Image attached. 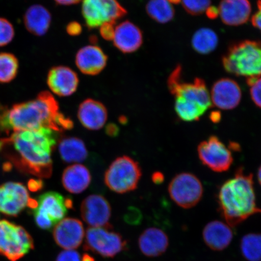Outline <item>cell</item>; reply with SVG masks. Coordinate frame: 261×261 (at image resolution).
<instances>
[{"label":"cell","instance_id":"43","mask_svg":"<svg viewBox=\"0 0 261 261\" xmlns=\"http://www.w3.org/2000/svg\"><path fill=\"white\" fill-rule=\"evenodd\" d=\"M152 181L155 184H160L163 182L164 179V176L161 172H155L152 177Z\"/></svg>","mask_w":261,"mask_h":261},{"label":"cell","instance_id":"29","mask_svg":"<svg viewBox=\"0 0 261 261\" xmlns=\"http://www.w3.org/2000/svg\"><path fill=\"white\" fill-rule=\"evenodd\" d=\"M175 110L179 118L185 122L198 121L207 111L197 103L179 97H175Z\"/></svg>","mask_w":261,"mask_h":261},{"label":"cell","instance_id":"1","mask_svg":"<svg viewBox=\"0 0 261 261\" xmlns=\"http://www.w3.org/2000/svg\"><path fill=\"white\" fill-rule=\"evenodd\" d=\"M56 145L57 136L51 129L16 132L0 139V154L19 171L48 178L52 174L51 156Z\"/></svg>","mask_w":261,"mask_h":261},{"label":"cell","instance_id":"8","mask_svg":"<svg viewBox=\"0 0 261 261\" xmlns=\"http://www.w3.org/2000/svg\"><path fill=\"white\" fill-rule=\"evenodd\" d=\"M82 14L87 27L94 29L108 22H116L127 12L117 0H83Z\"/></svg>","mask_w":261,"mask_h":261},{"label":"cell","instance_id":"33","mask_svg":"<svg viewBox=\"0 0 261 261\" xmlns=\"http://www.w3.org/2000/svg\"><path fill=\"white\" fill-rule=\"evenodd\" d=\"M14 28L7 19L0 18V47L5 46L14 37Z\"/></svg>","mask_w":261,"mask_h":261},{"label":"cell","instance_id":"27","mask_svg":"<svg viewBox=\"0 0 261 261\" xmlns=\"http://www.w3.org/2000/svg\"><path fill=\"white\" fill-rule=\"evenodd\" d=\"M169 0H150L146 11L150 18L159 23L165 24L174 17L175 9Z\"/></svg>","mask_w":261,"mask_h":261},{"label":"cell","instance_id":"6","mask_svg":"<svg viewBox=\"0 0 261 261\" xmlns=\"http://www.w3.org/2000/svg\"><path fill=\"white\" fill-rule=\"evenodd\" d=\"M34 249V240L23 227L8 220L0 221V255L18 261Z\"/></svg>","mask_w":261,"mask_h":261},{"label":"cell","instance_id":"23","mask_svg":"<svg viewBox=\"0 0 261 261\" xmlns=\"http://www.w3.org/2000/svg\"><path fill=\"white\" fill-rule=\"evenodd\" d=\"M203 240L214 251H223L229 246L233 233L230 226L224 222L213 221L206 224L203 231Z\"/></svg>","mask_w":261,"mask_h":261},{"label":"cell","instance_id":"25","mask_svg":"<svg viewBox=\"0 0 261 261\" xmlns=\"http://www.w3.org/2000/svg\"><path fill=\"white\" fill-rule=\"evenodd\" d=\"M26 29L32 34L42 36L50 28L51 16L50 12L41 5H34L28 9L24 18Z\"/></svg>","mask_w":261,"mask_h":261},{"label":"cell","instance_id":"35","mask_svg":"<svg viewBox=\"0 0 261 261\" xmlns=\"http://www.w3.org/2000/svg\"><path fill=\"white\" fill-rule=\"evenodd\" d=\"M55 261H81L79 253L73 250H66L58 254Z\"/></svg>","mask_w":261,"mask_h":261},{"label":"cell","instance_id":"48","mask_svg":"<svg viewBox=\"0 0 261 261\" xmlns=\"http://www.w3.org/2000/svg\"><path fill=\"white\" fill-rule=\"evenodd\" d=\"M257 179H258L259 184L261 186V165L258 169V171H257Z\"/></svg>","mask_w":261,"mask_h":261},{"label":"cell","instance_id":"21","mask_svg":"<svg viewBox=\"0 0 261 261\" xmlns=\"http://www.w3.org/2000/svg\"><path fill=\"white\" fill-rule=\"evenodd\" d=\"M77 117L85 128L96 130L105 125L108 112L105 106L99 101L87 99L80 104Z\"/></svg>","mask_w":261,"mask_h":261},{"label":"cell","instance_id":"30","mask_svg":"<svg viewBox=\"0 0 261 261\" xmlns=\"http://www.w3.org/2000/svg\"><path fill=\"white\" fill-rule=\"evenodd\" d=\"M240 250L248 261H261V233H249L241 238Z\"/></svg>","mask_w":261,"mask_h":261},{"label":"cell","instance_id":"14","mask_svg":"<svg viewBox=\"0 0 261 261\" xmlns=\"http://www.w3.org/2000/svg\"><path fill=\"white\" fill-rule=\"evenodd\" d=\"M81 217L91 227L112 228L110 224L112 208L102 195L93 194L84 199L81 205Z\"/></svg>","mask_w":261,"mask_h":261},{"label":"cell","instance_id":"16","mask_svg":"<svg viewBox=\"0 0 261 261\" xmlns=\"http://www.w3.org/2000/svg\"><path fill=\"white\" fill-rule=\"evenodd\" d=\"M210 95L214 106L221 110H230L239 105L242 93L236 81L222 78L214 84Z\"/></svg>","mask_w":261,"mask_h":261},{"label":"cell","instance_id":"3","mask_svg":"<svg viewBox=\"0 0 261 261\" xmlns=\"http://www.w3.org/2000/svg\"><path fill=\"white\" fill-rule=\"evenodd\" d=\"M218 203L222 217L232 227L253 215L261 214L256 203L253 174H247L242 166L238 168L234 177L221 185Z\"/></svg>","mask_w":261,"mask_h":261},{"label":"cell","instance_id":"45","mask_svg":"<svg viewBox=\"0 0 261 261\" xmlns=\"http://www.w3.org/2000/svg\"><path fill=\"white\" fill-rule=\"evenodd\" d=\"M82 261H95V259L89 253H84L82 257Z\"/></svg>","mask_w":261,"mask_h":261},{"label":"cell","instance_id":"11","mask_svg":"<svg viewBox=\"0 0 261 261\" xmlns=\"http://www.w3.org/2000/svg\"><path fill=\"white\" fill-rule=\"evenodd\" d=\"M32 211L36 224L43 230L50 229L63 220L67 213L65 198L55 192H48L40 195L37 207Z\"/></svg>","mask_w":261,"mask_h":261},{"label":"cell","instance_id":"49","mask_svg":"<svg viewBox=\"0 0 261 261\" xmlns=\"http://www.w3.org/2000/svg\"><path fill=\"white\" fill-rule=\"evenodd\" d=\"M173 5H177L179 2H181V0H169Z\"/></svg>","mask_w":261,"mask_h":261},{"label":"cell","instance_id":"24","mask_svg":"<svg viewBox=\"0 0 261 261\" xmlns=\"http://www.w3.org/2000/svg\"><path fill=\"white\" fill-rule=\"evenodd\" d=\"M91 175L86 166L74 164L65 168L62 176V182L65 190L78 194L86 190L91 184Z\"/></svg>","mask_w":261,"mask_h":261},{"label":"cell","instance_id":"28","mask_svg":"<svg viewBox=\"0 0 261 261\" xmlns=\"http://www.w3.org/2000/svg\"><path fill=\"white\" fill-rule=\"evenodd\" d=\"M218 36L213 30L202 28L196 32L192 38V45L200 54H208L218 46Z\"/></svg>","mask_w":261,"mask_h":261},{"label":"cell","instance_id":"4","mask_svg":"<svg viewBox=\"0 0 261 261\" xmlns=\"http://www.w3.org/2000/svg\"><path fill=\"white\" fill-rule=\"evenodd\" d=\"M227 72L247 80L261 76V42L246 40L231 45L223 58Z\"/></svg>","mask_w":261,"mask_h":261},{"label":"cell","instance_id":"37","mask_svg":"<svg viewBox=\"0 0 261 261\" xmlns=\"http://www.w3.org/2000/svg\"><path fill=\"white\" fill-rule=\"evenodd\" d=\"M257 11L252 18V24L261 32V0L257 2Z\"/></svg>","mask_w":261,"mask_h":261},{"label":"cell","instance_id":"10","mask_svg":"<svg viewBox=\"0 0 261 261\" xmlns=\"http://www.w3.org/2000/svg\"><path fill=\"white\" fill-rule=\"evenodd\" d=\"M181 68L178 65L169 77L168 87L172 95L197 103L205 110L210 109L212 103L204 81L196 78L193 83H184L181 81Z\"/></svg>","mask_w":261,"mask_h":261},{"label":"cell","instance_id":"32","mask_svg":"<svg viewBox=\"0 0 261 261\" xmlns=\"http://www.w3.org/2000/svg\"><path fill=\"white\" fill-rule=\"evenodd\" d=\"M182 7L189 14L200 15L211 6V0H181Z\"/></svg>","mask_w":261,"mask_h":261},{"label":"cell","instance_id":"34","mask_svg":"<svg viewBox=\"0 0 261 261\" xmlns=\"http://www.w3.org/2000/svg\"><path fill=\"white\" fill-rule=\"evenodd\" d=\"M247 83L250 87V93L253 102L261 109V76L247 80Z\"/></svg>","mask_w":261,"mask_h":261},{"label":"cell","instance_id":"36","mask_svg":"<svg viewBox=\"0 0 261 261\" xmlns=\"http://www.w3.org/2000/svg\"><path fill=\"white\" fill-rule=\"evenodd\" d=\"M116 22H108L100 28V34L103 39L107 41H112L115 31Z\"/></svg>","mask_w":261,"mask_h":261},{"label":"cell","instance_id":"44","mask_svg":"<svg viewBox=\"0 0 261 261\" xmlns=\"http://www.w3.org/2000/svg\"><path fill=\"white\" fill-rule=\"evenodd\" d=\"M211 118L212 122H218L220 120L221 115L218 113H212L211 115Z\"/></svg>","mask_w":261,"mask_h":261},{"label":"cell","instance_id":"7","mask_svg":"<svg viewBox=\"0 0 261 261\" xmlns=\"http://www.w3.org/2000/svg\"><path fill=\"white\" fill-rule=\"evenodd\" d=\"M127 242L119 233L105 227H90L86 232L84 249L104 257H114L125 250Z\"/></svg>","mask_w":261,"mask_h":261},{"label":"cell","instance_id":"40","mask_svg":"<svg viewBox=\"0 0 261 261\" xmlns=\"http://www.w3.org/2000/svg\"><path fill=\"white\" fill-rule=\"evenodd\" d=\"M106 130L107 135L112 138L118 136L120 132L119 127L113 123L107 125Z\"/></svg>","mask_w":261,"mask_h":261},{"label":"cell","instance_id":"15","mask_svg":"<svg viewBox=\"0 0 261 261\" xmlns=\"http://www.w3.org/2000/svg\"><path fill=\"white\" fill-rule=\"evenodd\" d=\"M53 236L58 246L65 250L79 247L85 236L83 223L76 218H64L55 226Z\"/></svg>","mask_w":261,"mask_h":261},{"label":"cell","instance_id":"26","mask_svg":"<svg viewBox=\"0 0 261 261\" xmlns=\"http://www.w3.org/2000/svg\"><path fill=\"white\" fill-rule=\"evenodd\" d=\"M59 152L63 161L68 163L83 162L88 156L83 140L74 137L62 139L59 143Z\"/></svg>","mask_w":261,"mask_h":261},{"label":"cell","instance_id":"22","mask_svg":"<svg viewBox=\"0 0 261 261\" xmlns=\"http://www.w3.org/2000/svg\"><path fill=\"white\" fill-rule=\"evenodd\" d=\"M139 247L145 256L155 257L162 255L169 247V238L160 228L150 227L143 231L138 240Z\"/></svg>","mask_w":261,"mask_h":261},{"label":"cell","instance_id":"38","mask_svg":"<svg viewBox=\"0 0 261 261\" xmlns=\"http://www.w3.org/2000/svg\"><path fill=\"white\" fill-rule=\"evenodd\" d=\"M43 187V182L40 179H32L28 182V188L32 192L40 191Z\"/></svg>","mask_w":261,"mask_h":261},{"label":"cell","instance_id":"31","mask_svg":"<svg viewBox=\"0 0 261 261\" xmlns=\"http://www.w3.org/2000/svg\"><path fill=\"white\" fill-rule=\"evenodd\" d=\"M18 67V61L14 55L0 54V83H9L14 80Z\"/></svg>","mask_w":261,"mask_h":261},{"label":"cell","instance_id":"17","mask_svg":"<svg viewBox=\"0 0 261 261\" xmlns=\"http://www.w3.org/2000/svg\"><path fill=\"white\" fill-rule=\"evenodd\" d=\"M79 77L70 68L60 65L48 71L47 83L52 92L61 97L72 95L79 86Z\"/></svg>","mask_w":261,"mask_h":261},{"label":"cell","instance_id":"5","mask_svg":"<svg viewBox=\"0 0 261 261\" xmlns=\"http://www.w3.org/2000/svg\"><path fill=\"white\" fill-rule=\"evenodd\" d=\"M141 176L139 163L129 156L123 155L110 165L104 176V181L111 191L125 194L135 190Z\"/></svg>","mask_w":261,"mask_h":261},{"label":"cell","instance_id":"47","mask_svg":"<svg viewBox=\"0 0 261 261\" xmlns=\"http://www.w3.org/2000/svg\"><path fill=\"white\" fill-rule=\"evenodd\" d=\"M119 122L120 123L125 125L127 122H128V120H127L125 116H120L119 118Z\"/></svg>","mask_w":261,"mask_h":261},{"label":"cell","instance_id":"2","mask_svg":"<svg viewBox=\"0 0 261 261\" xmlns=\"http://www.w3.org/2000/svg\"><path fill=\"white\" fill-rule=\"evenodd\" d=\"M60 113L57 100L48 91H42L34 100L0 107V134H11L42 128L58 132L56 119Z\"/></svg>","mask_w":261,"mask_h":261},{"label":"cell","instance_id":"46","mask_svg":"<svg viewBox=\"0 0 261 261\" xmlns=\"http://www.w3.org/2000/svg\"><path fill=\"white\" fill-rule=\"evenodd\" d=\"M65 204L67 208H72L73 207V201L70 198L65 199Z\"/></svg>","mask_w":261,"mask_h":261},{"label":"cell","instance_id":"12","mask_svg":"<svg viewBox=\"0 0 261 261\" xmlns=\"http://www.w3.org/2000/svg\"><path fill=\"white\" fill-rule=\"evenodd\" d=\"M37 201L31 198L27 189L20 182H8L0 185V212L8 217H16L25 207L34 210Z\"/></svg>","mask_w":261,"mask_h":261},{"label":"cell","instance_id":"13","mask_svg":"<svg viewBox=\"0 0 261 261\" xmlns=\"http://www.w3.org/2000/svg\"><path fill=\"white\" fill-rule=\"evenodd\" d=\"M197 151L201 163L214 172L228 171L233 162L230 150L215 136L201 142L198 146Z\"/></svg>","mask_w":261,"mask_h":261},{"label":"cell","instance_id":"18","mask_svg":"<svg viewBox=\"0 0 261 261\" xmlns=\"http://www.w3.org/2000/svg\"><path fill=\"white\" fill-rule=\"evenodd\" d=\"M108 57L97 45H89L81 48L75 57V63L82 73L94 76L106 68Z\"/></svg>","mask_w":261,"mask_h":261},{"label":"cell","instance_id":"39","mask_svg":"<svg viewBox=\"0 0 261 261\" xmlns=\"http://www.w3.org/2000/svg\"><path fill=\"white\" fill-rule=\"evenodd\" d=\"M67 31L68 34L76 36L81 34L82 28L81 25L77 23V22H72L67 25Z\"/></svg>","mask_w":261,"mask_h":261},{"label":"cell","instance_id":"42","mask_svg":"<svg viewBox=\"0 0 261 261\" xmlns=\"http://www.w3.org/2000/svg\"><path fill=\"white\" fill-rule=\"evenodd\" d=\"M205 13H206L208 17L212 19L217 18L218 16V8L214 7V6H211V7L207 10Z\"/></svg>","mask_w":261,"mask_h":261},{"label":"cell","instance_id":"9","mask_svg":"<svg viewBox=\"0 0 261 261\" xmlns=\"http://www.w3.org/2000/svg\"><path fill=\"white\" fill-rule=\"evenodd\" d=\"M168 192L172 200L178 206L191 208L203 197V187L197 176L182 172L173 178L169 185Z\"/></svg>","mask_w":261,"mask_h":261},{"label":"cell","instance_id":"41","mask_svg":"<svg viewBox=\"0 0 261 261\" xmlns=\"http://www.w3.org/2000/svg\"><path fill=\"white\" fill-rule=\"evenodd\" d=\"M81 1V0H55V2H56L58 5L63 6L76 5Z\"/></svg>","mask_w":261,"mask_h":261},{"label":"cell","instance_id":"20","mask_svg":"<svg viewBox=\"0 0 261 261\" xmlns=\"http://www.w3.org/2000/svg\"><path fill=\"white\" fill-rule=\"evenodd\" d=\"M218 11L225 24L238 26L249 20L252 8L249 0H221Z\"/></svg>","mask_w":261,"mask_h":261},{"label":"cell","instance_id":"19","mask_svg":"<svg viewBox=\"0 0 261 261\" xmlns=\"http://www.w3.org/2000/svg\"><path fill=\"white\" fill-rule=\"evenodd\" d=\"M113 44L123 54H132L139 50L143 44L141 30L129 21H125L116 26Z\"/></svg>","mask_w":261,"mask_h":261}]
</instances>
